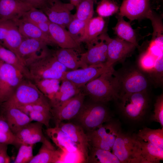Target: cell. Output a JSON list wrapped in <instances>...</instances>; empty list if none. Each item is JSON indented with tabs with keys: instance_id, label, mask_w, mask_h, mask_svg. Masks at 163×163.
<instances>
[{
	"instance_id": "obj_41",
	"label": "cell",
	"mask_w": 163,
	"mask_h": 163,
	"mask_svg": "<svg viewBox=\"0 0 163 163\" xmlns=\"http://www.w3.org/2000/svg\"><path fill=\"white\" fill-rule=\"evenodd\" d=\"M154 114L153 116V120L160 123L163 127V96L161 94L157 99L155 104Z\"/></svg>"
},
{
	"instance_id": "obj_37",
	"label": "cell",
	"mask_w": 163,
	"mask_h": 163,
	"mask_svg": "<svg viewBox=\"0 0 163 163\" xmlns=\"http://www.w3.org/2000/svg\"><path fill=\"white\" fill-rule=\"evenodd\" d=\"M118 6L110 0H101L96 8V12L99 16L106 17L112 15L117 12Z\"/></svg>"
},
{
	"instance_id": "obj_47",
	"label": "cell",
	"mask_w": 163,
	"mask_h": 163,
	"mask_svg": "<svg viewBox=\"0 0 163 163\" xmlns=\"http://www.w3.org/2000/svg\"><path fill=\"white\" fill-rule=\"evenodd\" d=\"M50 22H42L35 24V25L43 33L50 36L49 31V23Z\"/></svg>"
},
{
	"instance_id": "obj_23",
	"label": "cell",
	"mask_w": 163,
	"mask_h": 163,
	"mask_svg": "<svg viewBox=\"0 0 163 163\" xmlns=\"http://www.w3.org/2000/svg\"><path fill=\"white\" fill-rule=\"evenodd\" d=\"M46 133L54 143L62 151L73 152L79 150L67 134L59 127H49L46 130Z\"/></svg>"
},
{
	"instance_id": "obj_43",
	"label": "cell",
	"mask_w": 163,
	"mask_h": 163,
	"mask_svg": "<svg viewBox=\"0 0 163 163\" xmlns=\"http://www.w3.org/2000/svg\"><path fill=\"white\" fill-rule=\"evenodd\" d=\"M0 143L19 146L15 135L8 134L0 129Z\"/></svg>"
},
{
	"instance_id": "obj_46",
	"label": "cell",
	"mask_w": 163,
	"mask_h": 163,
	"mask_svg": "<svg viewBox=\"0 0 163 163\" xmlns=\"http://www.w3.org/2000/svg\"><path fill=\"white\" fill-rule=\"evenodd\" d=\"M0 129L8 134L15 135L11 130L7 121L1 115H0Z\"/></svg>"
},
{
	"instance_id": "obj_34",
	"label": "cell",
	"mask_w": 163,
	"mask_h": 163,
	"mask_svg": "<svg viewBox=\"0 0 163 163\" xmlns=\"http://www.w3.org/2000/svg\"><path fill=\"white\" fill-rule=\"evenodd\" d=\"M76 8V12L73 15L75 18L87 22L93 18V0H82Z\"/></svg>"
},
{
	"instance_id": "obj_38",
	"label": "cell",
	"mask_w": 163,
	"mask_h": 163,
	"mask_svg": "<svg viewBox=\"0 0 163 163\" xmlns=\"http://www.w3.org/2000/svg\"><path fill=\"white\" fill-rule=\"evenodd\" d=\"M58 163H87L84 154L79 150L75 152L63 151L61 154Z\"/></svg>"
},
{
	"instance_id": "obj_9",
	"label": "cell",
	"mask_w": 163,
	"mask_h": 163,
	"mask_svg": "<svg viewBox=\"0 0 163 163\" xmlns=\"http://www.w3.org/2000/svg\"><path fill=\"white\" fill-rule=\"evenodd\" d=\"M120 107L124 114L133 120L139 118L144 114L148 104L146 91L124 94L120 96Z\"/></svg>"
},
{
	"instance_id": "obj_10",
	"label": "cell",
	"mask_w": 163,
	"mask_h": 163,
	"mask_svg": "<svg viewBox=\"0 0 163 163\" xmlns=\"http://www.w3.org/2000/svg\"><path fill=\"white\" fill-rule=\"evenodd\" d=\"M113 67H109L105 63L70 71H67L63 72L61 81L64 79L69 80L77 87L81 89L88 83Z\"/></svg>"
},
{
	"instance_id": "obj_50",
	"label": "cell",
	"mask_w": 163,
	"mask_h": 163,
	"mask_svg": "<svg viewBox=\"0 0 163 163\" xmlns=\"http://www.w3.org/2000/svg\"><path fill=\"white\" fill-rule=\"evenodd\" d=\"M3 62V61H2L1 60H0V66L2 63V62Z\"/></svg>"
},
{
	"instance_id": "obj_26",
	"label": "cell",
	"mask_w": 163,
	"mask_h": 163,
	"mask_svg": "<svg viewBox=\"0 0 163 163\" xmlns=\"http://www.w3.org/2000/svg\"><path fill=\"white\" fill-rule=\"evenodd\" d=\"M137 139L139 142L141 163H157L163 160V148Z\"/></svg>"
},
{
	"instance_id": "obj_13",
	"label": "cell",
	"mask_w": 163,
	"mask_h": 163,
	"mask_svg": "<svg viewBox=\"0 0 163 163\" xmlns=\"http://www.w3.org/2000/svg\"><path fill=\"white\" fill-rule=\"evenodd\" d=\"M152 13L149 0H123L120 8V16L131 21L148 18Z\"/></svg>"
},
{
	"instance_id": "obj_3",
	"label": "cell",
	"mask_w": 163,
	"mask_h": 163,
	"mask_svg": "<svg viewBox=\"0 0 163 163\" xmlns=\"http://www.w3.org/2000/svg\"><path fill=\"white\" fill-rule=\"evenodd\" d=\"M110 118L108 109L103 103L92 101L84 103L75 118L78 125L88 132L109 121Z\"/></svg>"
},
{
	"instance_id": "obj_21",
	"label": "cell",
	"mask_w": 163,
	"mask_h": 163,
	"mask_svg": "<svg viewBox=\"0 0 163 163\" xmlns=\"http://www.w3.org/2000/svg\"><path fill=\"white\" fill-rule=\"evenodd\" d=\"M121 132L118 125L109 123L101 126L86 134L88 138L99 139L112 149L116 139Z\"/></svg>"
},
{
	"instance_id": "obj_48",
	"label": "cell",
	"mask_w": 163,
	"mask_h": 163,
	"mask_svg": "<svg viewBox=\"0 0 163 163\" xmlns=\"http://www.w3.org/2000/svg\"><path fill=\"white\" fill-rule=\"evenodd\" d=\"M154 62L153 58L150 56H147L145 57L143 61V64L144 66L147 67L146 68H150L154 66V64L149 62Z\"/></svg>"
},
{
	"instance_id": "obj_42",
	"label": "cell",
	"mask_w": 163,
	"mask_h": 163,
	"mask_svg": "<svg viewBox=\"0 0 163 163\" xmlns=\"http://www.w3.org/2000/svg\"><path fill=\"white\" fill-rule=\"evenodd\" d=\"M14 22L12 20H3L0 19V44L2 43L6 37L9 30Z\"/></svg>"
},
{
	"instance_id": "obj_15",
	"label": "cell",
	"mask_w": 163,
	"mask_h": 163,
	"mask_svg": "<svg viewBox=\"0 0 163 163\" xmlns=\"http://www.w3.org/2000/svg\"><path fill=\"white\" fill-rule=\"evenodd\" d=\"M1 113L7 121L12 132L15 135L33 120L27 114L18 108L2 104Z\"/></svg>"
},
{
	"instance_id": "obj_40",
	"label": "cell",
	"mask_w": 163,
	"mask_h": 163,
	"mask_svg": "<svg viewBox=\"0 0 163 163\" xmlns=\"http://www.w3.org/2000/svg\"><path fill=\"white\" fill-rule=\"evenodd\" d=\"M33 121L40 123L48 128L52 118L50 111H32L28 115Z\"/></svg>"
},
{
	"instance_id": "obj_12",
	"label": "cell",
	"mask_w": 163,
	"mask_h": 163,
	"mask_svg": "<svg viewBox=\"0 0 163 163\" xmlns=\"http://www.w3.org/2000/svg\"><path fill=\"white\" fill-rule=\"evenodd\" d=\"M74 8L70 3H64L60 0H51L49 5L43 11L51 22L65 28L72 18L71 11Z\"/></svg>"
},
{
	"instance_id": "obj_32",
	"label": "cell",
	"mask_w": 163,
	"mask_h": 163,
	"mask_svg": "<svg viewBox=\"0 0 163 163\" xmlns=\"http://www.w3.org/2000/svg\"><path fill=\"white\" fill-rule=\"evenodd\" d=\"M24 38L14 21L9 30L2 45L14 53L18 56V49Z\"/></svg>"
},
{
	"instance_id": "obj_24",
	"label": "cell",
	"mask_w": 163,
	"mask_h": 163,
	"mask_svg": "<svg viewBox=\"0 0 163 163\" xmlns=\"http://www.w3.org/2000/svg\"><path fill=\"white\" fill-rule=\"evenodd\" d=\"M47 47L46 44L40 40L24 38L18 49V56L24 64L25 60L37 54V53Z\"/></svg>"
},
{
	"instance_id": "obj_18",
	"label": "cell",
	"mask_w": 163,
	"mask_h": 163,
	"mask_svg": "<svg viewBox=\"0 0 163 163\" xmlns=\"http://www.w3.org/2000/svg\"><path fill=\"white\" fill-rule=\"evenodd\" d=\"M49 31L50 36L56 46L60 48L74 49L79 52L81 51L80 44L72 37L65 27L50 22Z\"/></svg>"
},
{
	"instance_id": "obj_4",
	"label": "cell",
	"mask_w": 163,
	"mask_h": 163,
	"mask_svg": "<svg viewBox=\"0 0 163 163\" xmlns=\"http://www.w3.org/2000/svg\"><path fill=\"white\" fill-rule=\"evenodd\" d=\"M111 150L120 163H141L139 142L136 137L120 132Z\"/></svg>"
},
{
	"instance_id": "obj_8",
	"label": "cell",
	"mask_w": 163,
	"mask_h": 163,
	"mask_svg": "<svg viewBox=\"0 0 163 163\" xmlns=\"http://www.w3.org/2000/svg\"><path fill=\"white\" fill-rule=\"evenodd\" d=\"M85 94L81 91L61 104L51 107V113L55 126L66 120L75 118L78 115L84 101Z\"/></svg>"
},
{
	"instance_id": "obj_1",
	"label": "cell",
	"mask_w": 163,
	"mask_h": 163,
	"mask_svg": "<svg viewBox=\"0 0 163 163\" xmlns=\"http://www.w3.org/2000/svg\"><path fill=\"white\" fill-rule=\"evenodd\" d=\"M27 72V79L31 81L46 79H62L67 69L54 56L53 50L47 47L39 54L29 58L24 61Z\"/></svg>"
},
{
	"instance_id": "obj_49",
	"label": "cell",
	"mask_w": 163,
	"mask_h": 163,
	"mask_svg": "<svg viewBox=\"0 0 163 163\" xmlns=\"http://www.w3.org/2000/svg\"><path fill=\"white\" fill-rule=\"evenodd\" d=\"M70 3L74 6L77 7L82 0H69Z\"/></svg>"
},
{
	"instance_id": "obj_2",
	"label": "cell",
	"mask_w": 163,
	"mask_h": 163,
	"mask_svg": "<svg viewBox=\"0 0 163 163\" xmlns=\"http://www.w3.org/2000/svg\"><path fill=\"white\" fill-rule=\"evenodd\" d=\"M81 89L85 96L95 102L104 103L120 98L118 78L113 67L88 83Z\"/></svg>"
},
{
	"instance_id": "obj_6",
	"label": "cell",
	"mask_w": 163,
	"mask_h": 163,
	"mask_svg": "<svg viewBox=\"0 0 163 163\" xmlns=\"http://www.w3.org/2000/svg\"><path fill=\"white\" fill-rule=\"evenodd\" d=\"M25 78L20 71L3 61L0 66V105L8 100Z\"/></svg>"
},
{
	"instance_id": "obj_19",
	"label": "cell",
	"mask_w": 163,
	"mask_h": 163,
	"mask_svg": "<svg viewBox=\"0 0 163 163\" xmlns=\"http://www.w3.org/2000/svg\"><path fill=\"white\" fill-rule=\"evenodd\" d=\"M14 21L24 38L40 40L47 46H56L50 36L43 33L35 24L21 19L17 20Z\"/></svg>"
},
{
	"instance_id": "obj_35",
	"label": "cell",
	"mask_w": 163,
	"mask_h": 163,
	"mask_svg": "<svg viewBox=\"0 0 163 163\" xmlns=\"http://www.w3.org/2000/svg\"><path fill=\"white\" fill-rule=\"evenodd\" d=\"M88 22L75 18L73 15L72 18L67 27L69 34L78 43L83 34Z\"/></svg>"
},
{
	"instance_id": "obj_14",
	"label": "cell",
	"mask_w": 163,
	"mask_h": 163,
	"mask_svg": "<svg viewBox=\"0 0 163 163\" xmlns=\"http://www.w3.org/2000/svg\"><path fill=\"white\" fill-rule=\"evenodd\" d=\"M98 40L88 48L85 52L80 54L83 68L88 66L106 63L107 58V46L105 41L98 38Z\"/></svg>"
},
{
	"instance_id": "obj_20",
	"label": "cell",
	"mask_w": 163,
	"mask_h": 163,
	"mask_svg": "<svg viewBox=\"0 0 163 163\" xmlns=\"http://www.w3.org/2000/svg\"><path fill=\"white\" fill-rule=\"evenodd\" d=\"M105 21L103 18L98 16L92 18L88 22L83 34L78 43L86 44L87 48L98 40V37L103 32Z\"/></svg>"
},
{
	"instance_id": "obj_36",
	"label": "cell",
	"mask_w": 163,
	"mask_h": 163,
	"mask_svg": "<svg viewBox=\"0 0 163 163\" xmlns=\"http://www.w3.org/2000/svg\"><path fill=\"white\" fill-rule=\"evenodd\" d=\"M20 19L34 24L42 22H50L43 11L34 7L24 13Z\"/></svg>"
},
{
	"instance_id": "obj_30",
	"label": "cell",
	"mask_w": 163,
	"mask_h": 163,
	"mask_svg": "<svg viewBox=\"0 0 163 163\" xmlns=\"http://www.w3.org/2000/svg\"><path fill=\"white\" fill-rule=\"evenodd\" d=\"M32 82L50 101L53 98L58 90L61 81L57 79L49 78Z\"/></svg>"
},
{
	"instance_id": "obj_17",
	"label": "cell",
	"mask_w": 163,
	"mask_h": 163,
	"mask_svg": "<svg viewBox=\"0 0 163 163\" xmlns=\"http://www.w3.org/2000/svg\"><path fill=\"white\" fill-rule=\"evenodd\" d=\"M32 7L21 0H0V19L15 21Z\"/></svg>"
},
{
	"instance_id": "obj_16",
	"label": "cell",
	"mask_w": 163,
	"mask_h": 163,
	"mask_svg": "<svg viewBox=\"0 0 163 163\" xmlns=\"http://www.w3.org/2000/svg\"><path fill=\"white\" fill-rule=\"evenodd\" d=\"M55 126L59 127L69 137L79 150L84 154L87 163L90 145L88 136L83 128L78 124L62 122Z\"/></svg>"
},
{
	"instance_id": "obj_27",
	"label": "cell",
	"mask_w": 163,
	"mask_h": 163,
	"mask_svg": "<svg viewBox=\"0 0 163 163\" xmlns=\"http://www.w3.org/2000/svg\"><path fill=\"white\" fill-rule=\"evenodd\" d=\"M61 154V150L42 143L38 153L34 156L29 163H58Z\"/></svg>"
},
{
	"instance_id": "obj_28",
	"label": "cell",
	"mask_w": 163,
	"mask_h": 163,
	"mask_svg": "<svg viewBox=\"0 0 163 163\" xmlns=\"http://www.w3.org/2000/svg\"><path fill=\"white\" fill-rule=\"evenodd\" d=\"M118 18L116 26L113 28L115 34L119 38L137 46L138 44L135 30L123 17L119 16Z\"/></svg>"
},
{
	"instance_id": "obj_7",
	"label": "cell",
	"mask_w": 163,
	"mask_h": 163,
	"mask_svg": "<svg viewBox=\"0 0 163 163\" xmlns=\"http://www.w3.org/2000/svg\"><path fill=\"white\" fill-rule=\"evenodd\" d=\"M98 38L104 40L107 46V58L106 63L109 67L130 54L136 47L134 44L118 37L112 38L103 32Z\"/></svg>"
},
{
	"instance_id": "obj_45",
	"label": "cell",
	"mask_w": 163,
	"mask_h": 163,
	"mask_svg": "<svg viewBox=\"0 0 163 163\" xmlns=\"http://www.w3.org/2000/svg\"><path fill=\"white\" fill-rule=\"evenodd\" d=\"M8 145L0 143V163L10 162L11 159L7 153Z\"/></svg>"
},
{
	"instance_id": "obj_39",
	"label": "cell",
	"mask_w": 163,
	"mask_h": 163,
	"mask_svg": "<svg viewBox=\"0 0 163 163\" xmlns=\"http://www.w3.org/2000/svg\"><path fill=\"white\" fill-rule=\"evenodd\" d=\"M34 145L24 144H21L14 163H29L34 156Z\"/></svg>"
},
{
	"instance_id": "obj_29",
	"label": "cell",
	"mask_w": 163,
	"mask_h": 163,
	"mask_svg": "<svg viewBox=\"0 0 163 163\" xmlns=\"http://www.w3.org/2000/svg\"><path fill=\"white\" fill-rule=\"evenodd\" d=\"M87 163H120L118 158L111 151L90 146Z\"/></svg>"
},
{
	"instance_id": "obj_31",
	"label": "cell",
	"mask_w": 163,
	"mask_h": 163,
	"mask_svg": "<svg viewBox=\"0 0 163 163\" xmlns=\"http://www.w3.org/2000/svg\"><path fill=\"white\" fill-rule=\"evenodd\" d=\"M0 60L11 65L20 71L27 78L28 72L22 62L13 52L0 44Z\"/></svg>"
},
{
	"instance_id": "obj_22",
	"label": "cell",
	"mask_w": 163,
	"mask_h": 163,
	"mask_svg": "<svg viewBox=\"0 0 163 163\" xmlns=\"http://www.w3.org/2000/svg\"><path fill=\"white\" fill-rule=\"evenodd\" d=\"M53 52L57 60L67 69L72 70L83 68L79 52L75 50L60 48Z\"/></svg>"
},
{
	"instance_id": "obj_5",
	"label": "cell",
	"mask_w": 163,
	"mask_h": 163,
	"mask_svg": "<svg viewBox=\"0 0 163 163\" xmlns=\"http://www.w3.org/2000/svg\"><path fill=\"white\" fill-rule=\"evenodd\" d=\"M47 100L33 82L25 78L12 96L2 104L17 107Z\"/></svg>"
},
{
	"instance_id": "obj_33",
	"label": "cell",
	"mask_w": 163,
	"mask_h": 163,
	"mask_svg": "<svg viewBox=\"0 0 163 163\" xmlns=\"http://www.w3.org/2000/svg\"><path fill=\"white\" fill-rule=\"evenodd\" d=\"M138 139L163 148V128L157 129L144 128L139 132Z\"/></svg>"
},
{
	"instance_id": "obj_25",
	"label": "cell",
	"mask_w": 163,
	"mask_h": 163,
	"mask_svg": "<svg viewBox=\"0 0 163 163\" xmlns=\"http://www.w3.org/2000/svg\"><path fill=\"white\" fill-rule=\"evenodd\" d=\"M59 89L53 98L49 101L51 107L58 105L76 95L81 91L69 80L61 81Z\"/></svg>"
},
{
	"instance_id": "obj_52",
	"label": "cell",
	"mask_w": 163,
	"mask_h": 163,
	"mask_svg": "<svg viewBox=\"0 0 163 163\" xmlns=\"http://www.w3.org/2000/svg\"></svg>"
},
{
	"instance_id": "obj_44",
	"label": "cell",
	"mask_w": 163,
	"mask_h": 163,
	"mask_svg": "<svg viewBox=\"0 0 163 163\" xmlns=\"http://www.w3.org/2000/svg\"><path fill=\"white\" fill-rule=\"evenodd\" d=\"M30 5L33 7L42 11L47 7L50 4L51 0H22Z\"/></svg>"
},
{
	"instance_id": "obj_11",
	"label": "cell",
	"mask_w": 163,
	"mask_h": 163,
	"mask_svg": "<svg viewBox=\"0 0 163 163\" xmlns=\"http://www.w3.org/2000/svg\"><path fill=\"white\" fill-rule=\"evenodd\" d=\"M117 75L119 83L120 96L146 91L148 82L145 76L139 70L131 69L121 77Z\"/></svg>"
},
{
	"instance_id": "obj_51",
	"label": "cell",
	"mask_w": 163,
	"mask_h": 163,
	"mask_svg": "<svg viewBox=\"0 0 163 163\" xmlns=\"http://www.w3.org/2000/svg\"><path fill=\"white\" fill-rule=\"evenodd\" d=\"M23 1V0H22Z\"/></svg>"
}]
</instances>
